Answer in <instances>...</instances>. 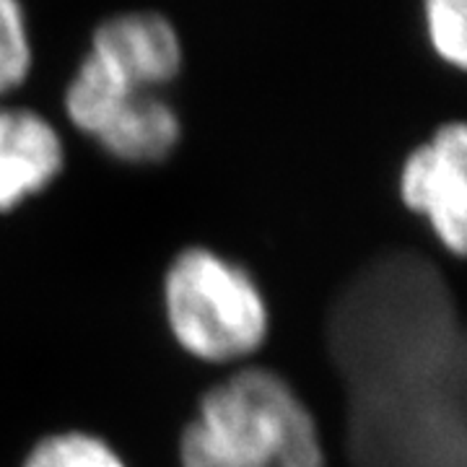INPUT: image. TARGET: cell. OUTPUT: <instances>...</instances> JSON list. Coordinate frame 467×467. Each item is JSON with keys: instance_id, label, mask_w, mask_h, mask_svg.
I'll return each instance as SVG.
<instances>
[{"instance_id": "obj_1", "label": "cell", "mask_w": 467, "mask_h": 467, "mask_svg": "<svg viewBox=\"0 0 467 467\" xmlns=\"http://www.w3.org/2000/svg\"><path fill=\"white\" fill-rule=\"evenodd\" d=\"M325 340L353 467H467V346L441 270L384 252L337 291Z\"/></svg>"}, {"instance_id": "obj_2", "label": "cell", "mask_w": 467, "mask_h": 467, "mask_svg": "<svg viewBox=\"0 0 467 467\" xmlns=\"http://www.w3.org/2000/svg\"><path fill=\"white\" fill-rule=\"evenodd\" d=\"M164 312L174 340L208 364L247 358L265 343L267 304L250 273L218 252L187 247L164 275Z\"/></svg>"}, {"instance_id": "obj_3", "label": "cell", "mask_w": 467, "mask_h": 467, "mask_svg": "<svg viewBox=\"0 0 467 467\" xmlns=\"http://www.w3.org/2000/svg\"><path fill=\"white\" fill-rule=\"evenodd\" d=\"M192 426L244 465L327 467L312 410L270 368H244L211 387Z\"/></svg>"}, {"instance_id": "obj_4", "label": "cell", "mask_w": 467, "mask_h": 467, "mask_svg": "<svg viewBox=\"0 0 467 467\" xmlns=\"http://www.w3.org/2000/svg\"><path fill=\"white\" fill-rule=\"evenodd\" d=\"M402 202L429 223L439 244L454 257L467 244V128L444 122L408 153L400 167Z\"/></svg>"}, {"instance_id": "obj_5", "label": "cell", "mask_w": 467, "mask_h": 467, "mask_svg": "<svg viewBox=\"0 0 467 467\" xmlns=\"http://www.w3.org/2000/svg\"><path fill=\"white\" fill-rule=\"evenodd\" d=\"M88 57L135 91L161 94L184 67V39L161 11L130 8L101 18L88 39Z\"/></svg>"}, {"instance_id": "obj_6", "label": "cell", "mask_w": 467, "mask_h": 467, "mask_svg": "<svg viewBox=\"0 0 467 467\" xmlns=\"http://www.w3.org/2000/svg\"><path fill=\"white\" fill-rule=\"evenodd\" d=\"M66 167V143L50 119L29 107L0 104V211L47 190Z\"/></svg>"}, {"instance_id": "obj_7", "label": "cell", "mask_w": 467, "mask_h": 467, "mask_svg": "<svg viewBox=\"0 0 467 467\" xmlns=\"http://www.w3.org/2000/svg\"><path fill=\"white\" fill-rule=\"evenodd\" d=\"M91 140L119 164L156 167L180 149L182 119L161 94H133L117 104Z\"/></svg>"}, {"instance_id": "obj_8", "label": "cell", "mask_w": 467, "mask_h": 467, "mask_svg": "<svg viewBox=\"0 0 467 467\" xmlns=\"http://www.w3.org/2000/svg\"><path fill=\"white\" fill-rule=\"evenodd\" d=\"M34 29L24 0H0V104L32 76Z\"/></svg>"}, {"instance_id": "obj_9", "label": "cell", "mask_w": 467, "mask_h": 467, "mask_svg": "<svg viewBox=\"0 0 467 467\" xmlns=\"http://www.w3.org/2000/svg\"><path fill=\"white\" fill-rule=\"evenodd\" d=\"M467 0H420L426 45L441 66L465 70L467 66Z\"/></svg>"}, {"instance_id": "obj_10", "label": "cell", "mask_w": 467, "mask_h": 467, "mask_svg": "<svg viewBox=\"0 0 467 467\" xmlns=\"http://www.w3.org/2000/svg\"><path fill=\"white\" fill-rule=\"evenodd\" d=\"M24 467H128L99 436L66 431L42 439L34 447Z\"/></svg>"}, {"instance_id": "obj_11", "label": "cell", "mask_w": 467, "mask_h": 467, "mask_svg": "<svg viewBox=\"0 0 467 467\" xmlns=\"http://www.w3.org/2000/svg\"><path fill=\"white\" fill-rule=\"evenodd\" d=\"M180 465L182 467H252L216 450L205 436L190 423L180 439Z\"/></svg>"}]
</instances>
